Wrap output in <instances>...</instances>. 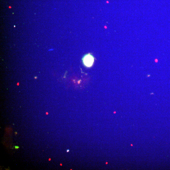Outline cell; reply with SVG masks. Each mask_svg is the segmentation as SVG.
<instances>
[{
    "label": "cell",
    "instance_id": "277c9868",
    "mask_svg": "<svg viewBox=\"0 0 170 170\" xmlns=\"http://www.w3.org/2000/svg\"><path fill=\"white\" fill-rule=\"evenodd\" d=\"M15 133H16V134H17V132H15Z\"/></svg>",
    "mask_w": 170,
    "mask_h": 170
},
{
    "label": "cell",
    "instance_id": "6da1fadb",
    "mask_svg": "<svg viewBox=\"0 0 170 170\" xmlns=\"http://www.w3.org/2000/svg\"><path fill=\"white\" fill-rule=\"evenodd\" d=\"M83 64L86 67H89L92 66L94 61V57L90 53L85 55L82 58Z\"/></svg>",
    "mask_w": 170,
    "mask_h": 170
},
{
    "label": "cell",
    "instance_id": "7a4b0ae2",
    "mask_svg": "<svg viewBox=\"0 0 170 170\" xmlns=\"http://www.w3.org/2000/svg\"><path fill=\"white\" fill-rule=\"evenodd\" d=\"M15 149H18L19 148V147L18 146H15Z\"/></svg>",
    "mask_w": 170,
    "mask_h": 170
},
{
    "label": "cell",
    "instance_id": "3957f363",
    "mask_svg": "<svg viewBox=\"0 0 170 170\" xmlns=\"http://www.w3.org/2000/svg\"><path fill=\"white\" fill-rule=\"evenodd\" d=\"M69 150H67V152H69Z\"/></svg>",
    "mask_w": 170,
    "mask_h": 170
}]
</instances>
